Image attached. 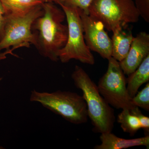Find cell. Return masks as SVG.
<instances>
[{"label": "cell", "instance_id": "1", "mask_svg": "<svg viewBox=\"0 0 149 149\" xmlns=\"http://www.w3.org/2000/svg\"><path fill=\"white\" fill-rule=\"evenodd\" d=\"M42 6V15L32 24V31L36 36L35 47L41 55L57 62L59 51L67 41L68 27L63 24L66 16L53 3H43Z\"/></svg>", "mask_w": 149, "mask_h": 149}, {"label": "cell", "instance_id": "2", "mask_svg": "<svg viewBox=\"0 0 149 149\" xmlns=\"http://www.w3.org/2000/svg\"><path fill=\"white\" fill-rule=\"evenodd\" d=\"M74 85L83 92L88 117L96 133L111 132L114 127V110L99 92L97 86L81 67L76 65L71 74Z\"/></svg>", "mask_w": 149, "mask_h": 149}, {"label": "cell", "instance_id": "3", "mask_svg": "<svg viewBox=\"0 0 149 149\" xmlns=\"http://www.w3.org/2000/svg\"><path fill=\"white\" fill-rule=\"evenodd\" d=\"M29 100L42 104L44 107L61 116L72 124L86 123L88 116L87 105L83 96L70 91H31Z\"/></svg>", "mask_w": 149, "mask_h": 149}, {"label": "cell", "instance_id": "4", "mask_svg": "<svg viewBox=\"0 0 149 149\" xmlns=\"http://www.w3.org/2000/svg\"><path fill=\"white\" fill-rule=\"evenodd\" d=\"M59 5L66 16L68 36L65 46L59 51V60L66 63L70 60L75 59L82 63L93 65L95 63V58L85 42L79 9Z\"/></svg>", "mask_w": 149, "mask_h": 149}, {"label": "cell", "instance_id": "5", "mask_svg": "<svg viewBox=\"0 0 149 149\" xmlns=\"http://www.w3.org/2000/svg\"><path fill=\"white\" fill-rule=\"evenodd\" d=\"M89 15L112 32L118 26L137 22L140 17L133 0H93Z\"/></svg>", "mask_w": 149, "mask_h": 149}, {"label": "cell", "instance_id": "6", "mask_svg": "<svg viewBox=\"0 0 149 149\" xmlns=\"http://www.w3.org/2000/svg\"><path fill=\"white\" fill-rule=\"evenodd\" d=\"M42 4L23 14L6 15L4 34L0 40V52L10 47L17 49L35 45L36 36L32 26L35 19L42 15Z\"/></svg>", "mask_w": 149, "mask_h": 149}, {"label": "cell", "instance_id": "7", "mask_svg": "<svg viewBox=\"0 0 149 149\" xmlns=\"http://www.w3.org/2000/svg\"><path fill=\"white\" fill-rule=\"evenodd\" d=\"M106 73L97 85L99 92L110 105L116 109L131 110L135 107L127 91V82L119 62L110 58Z\"/></svg>", "mask_w": 149, "mask_h": 149}, {"label": "cell", "instance_id": "8", "mask_svg": "<svg viewBox=\"0 0 149 149\" xmlns=\"http://www.w3.org/2000/svg\"><path fill=\"white\" fill-rule=\"evenodd\" d=\"M78 9L86 45L91 51L97 53L103 58L108 59L111 57L112 41L105 31L103 24Z\"/></svg>", "mask_w": 149, "mask_h": 149}, {"label": "cell", "instance_id": "9", "mask_svg": "<svg viewBox=\"0 0 149 149\" xmlns=\"http://www.w3.org/2000/svg\"><path fill=\"white\" fill-rule=\"evenodd\" d=\"M149 55V35L141 32L133 38L125 58L119 62L123 73L129 75L134 72Z\"/></svg>", "mask_w": 149, "mask_h": 149}, {"label": "cell", "instance_id": "10", "mask_svg": "<svg viewBox=\"0 0 149 149\" xmlns=\"http://www.w3.org/2000/svg\"><path fill=\"white\" fill-rule=\"evenodd\" d=\"M112 32L111 57L120 62L128 54L134 37L128 24L118 26Z\"/></svg>", "mask_w": 149, "mask_h": 149}, {"label": "cell", "instance_id": "11", "mask_svg": "<svg viewBox=\"0 0 149 149\" xmlns=\"http://www.w3.org/2000/svg\"><path fill=\"white\" fill-rule=\"evenodd\" d=\"M101 144L94 147L95 149H123L144 146L149 148V135L137 139H126L119 138L110 133H103L100 136Z\"/></svg>", "mask_w": 149, "mask_h": 149}, {"label": "cell", "instance_id": "12", "mask_svg": "<svg viewBox=\"0 0 149 149\" xmlns=\"http://www.w3.org/2000/svg\"><path fill=\"white\" fill-rule=\"evenodd\" d=\"M126 78L127 89L129 95L133 97L139 88L149 81V55L141 63L139 67Z\"/></svg>", "mask_w": 149, "mask_h": 149}, {"label": "cell", "instance_id": "13", "mask_svg": "<svg viewBox=\"0 0 149 149\" xmlns=\"http://www.w3.org/2000/svg\"><path fill=\"white\" fill-rule=\"evenodd\" d=\"M6 15H19L27 13L42 3L39 0H1Z\"/></svg>", "mask_w": 149, "mask_h": 149}, {"label": "cell", "instance_id": "14", "mask_svg": "<svg viewBox=\"0 0 149 149\" xmlns=\"http://www.w3.org/2000/svg\"><path fill=\"white\" fill-rule=\"evenodd\" d=\"M117 116V122L120 124L123 132L133 136L141 128L139 118L128 109H122Z\"/></svg>", "mask_w": 149, "mask_h": 149}, {"label": "cell", "instance_id": "15", "mask_svg": "<svg viewBox=\"0 0 149 149\" xmlns=\"http://www.w3.org/2000/svg\"><path fill=\"white\" fill-rule=\"evenodd\" d=\"M132 102L135 106L149 111V82L141 91L138 92L132 98Z\"/></svg>", "mask_w": 149, "mask_h": 149}, {"label": "cell", "instance_id": "16", "mask_svg": "<svg viewBox=\"0 0 149 149\" xmlns=\"http://www.w3.org/2000/svg\"><path fill=\"white\" fill-rule=\"evenodd\" d=\"M93 0H63L58 4L65 6L80 8L89 15V8Z\"/></svg>", "mask_w": 149, "mask_h": 149}, {"label": "cell", "instance_id": "17", "mask_svg": "<svg viewBox=\"0 0 149 149\" xmlns=\"http://www.w3.org/2000/svg\"><path fill=\"white\" fill-rule=\"evenodd\" d=\"M135 6L139 15L149 22V0H135Z\"/></svg>", "mask_w": 149, "mask_h": 149}, {"label": "cell", "instance_id": "18", "mask_svg": "<svg viewBox=\"0 0 149 149\" xmlns=\"http://www.w3.org/2000/svg\"><path fill=\"white\" fill-rule=\"evenodd\" d=\"M130 112L139 118L141 128L143 130L145 136L149 135V118L144 115L139 107H135Z\"/></svg>", "mask_w": 149, "mask_h": 149}, {"label": "cell", "instance_id": "19", "mask_svg": "<svg viewBox=\"0 0 149 149\" xmlns=\"http://www.w3.org/2000/svg\"><path fill=\"white\" fill-rule=\"evenodd\" d=\"M6 15L3 6L0 0V40H1L4 34V27L5 25Z\"/></svg>", "mask_w": 149, "mask_h": 149}, {"label": "cell", "instance_id": "20", "mask_svg": "<svg viewBox=\"0 0 149 149\" xmlns=\"http://www.w3.org/2000/svg\"><path fill=\"white\" fill-rule=\"evenodd\" d=\"M15 49H16L15 48L12 47L11 49L9 48V49H6V50L3 52H0V61L6 58L7 55L8 54H11L17 57V56L14 54L13 52V51ZM2 79V78H0V81Z\"/></svg>", "mask_w": 149, "mask_h": 149}, {"label": "cell", "instance_id": "21", "mask_svg": "<svg viewBox=\"0 0 149 149\" xmlns=\"http://www.w3.org/2000/svg\"><path fill=\"white\" fill-rule=\"evenodd\" d=\"M42 3H55L57 4L58 0H39Z\"/></svg>", "mask_w": 149, "mask_h": 149}, {"label": "cell", "instance_id": "22", "mask_svg": "<svg viewBox=\"0 0 149 149\" xmlns=\"http://www.w3.org/2000/svg\"><path fill=\"white\" fill-rule=\"evenodd\" d=\"M62 1H63V0H58V3L57 4H58L59 3L61 2Z\"/></svg>", "mask_w": 149, "mask_h": 149}, {"label": "cell", "instance_id": "23", "mask_svg": "<svg viewBox=\"0 0 149 149\" xmlns=\"http://www.w3.org/2000/svg\"><path fill=\"white\" fill-rule=\"evenodd\" d=\"M3 148H2V147H0V149H3Z\"/></svg>", "mask_w": 149, "mask_h": 149}]
</instances>
